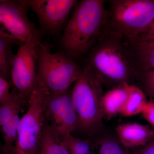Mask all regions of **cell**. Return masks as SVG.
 Returning a JSON list of instances; mask_svg holds the SVG:
<instances>
[{
  "label": "cell",
  "instance_id": "cell-1",
  "mask_svg": "<svg viewBox=\"0 0 154 154\" xmlns=\"http://www.w3.org/2000/svg\"><path fill=\"white\" fill-rule=\"evenodd\" d=\"M86 56V65L103 85L112 88L135 82L138 69L130 41L107 26Z\"/></svg>",
  "mask_w": 154,
  "mask_h": 154
},
{
  "label": "cell",
  "instance_id": "cell-2",
  "mask_svg": "<svg viewBox=\"0 0 154 154\" xmlns=\"http://www.w3.org/2000/svg\"><path fill=\"white\" fill-rule=\"evenodd\" d=\"M104 0H82L72 12L60 39L62 51L73 59L86 55L107 25Z\"/></svg>",
  "mask_w": 154,
  "mask_h": 154
},
{
  "label": "cell",
  "instance_id": "cell-3",
  "mask_svg": "<svg viewBox=\"0 0 154 154\" xmlns=\"http://www.w3.org/2000/svg\"><path fill=\"white\" fill-rule=\"evenodd\" d=\"M103 84L88 66L82 68L79 76L72 89V96L78 118L76 132L93 137L102 129V99Z\"/></svg>",
  "mask_w": 154,
  "mask_h": 154
},
{
  "label": "cell",
  "instance_id": "cell-4",
  "mask_svg": "<svg viewBox=\"0 0 154 154\" xmlns=\"http://www.w3.org/2000/svg\"><path fill=\"white\" fill-rule=\"evenodd\" d=\"M107 27L132 40L154 21V0L108 1Z\"/></svg>",
  "mask_w": 154,
  "mask_h": 154
},
{
  "label": "cell",
  "instance_id": "cell-5",
  "mask_svg": "<svg viewBox=\"0 0 154 154\" xmlns=\"http://www.w3.org/2000/svg\"><path fill=\"white\" fill-rule=\"evenodd\" d=\"M36 50L38 82L51 93L69 90L79 78L82 67L62 51L52 53L42 43Z\"/></svg>",
  "mask_w": 154,
  "mask_h": 154
},
{
  "label": "cell",
  "instance_id": "cell-6",
  "mask_svg": "<svg viewBox=\"0 0 154 154\" xmlns=\"http://www.w3.org/2000/svg\"><path fill=\"white\" fill-rule=\"evenodd\" d=\"M45 88L38 82L28 101L27 111L20 119L17 141L8 154H38L45 124Z\"/></svg>",
  "mask_w": 154,
  "mask_h": 154
},
{
  "label": "cell",
  "instance_id": "cell-7",
  "mask_svg": "<svg viewBox=\"0 0 154 154\" xmlns=\"http://www.w3.org/2000/svg\"><path fill=\"white\" fill-rule=\"evenodd\" d=\"M27 0H1L0 23L9 34L23 43H42L43 32L28 17Z\"/></svg>",
  "mask_w": 154,
  "mask_h": 154
},
{
  "label": "cell",
  "instance_id": "cell-8",
  "mask_svg": "<svg viewBox=\"0 0 154 154\" xmlns=\"http://www.w3.org/2000/svg\"><path fill=\"white\" fill-rule=\"evenodd\" d=\"M44 114L47 124L62 137L75 133L78 118L72 99V89L51 93L45 88Z\"/></svg>",
  "mask_w": 154,
  "mask_h": 154
},
{
  "label": "cell",
  "instance_id": "cell-9",
  "mask_svg": "<svg viewBox=\"0 0 154 154\" xmlns=\"http://www.w3.org/2000/svg\"><path fill=\"white\" fill-rule=\"evenodd\" d=\"M36 46L32 42L20 45L11 69L12 88L28 104L38 85Z\"/></svg>",
  "mask_w": 154,
  "mask_h": 154
},
{
  "label": "cell",
  "instance_id": "cell-10",
  "mask_svg": "<svg viewBox=\"0 0 154 154\" xmlns=\"http://www.w3.org/2000/svg\"><path fill=\"white\" fill-rule=\"evenodd\" d=\"M76 0H27L36 14L43 33L57 35L65 28Z\"/></svg>",
  "mask_w": 154,
  "mask_h": 154
},
{
  "label": "cell",
  "instance_id": "cell-11",
  "mask_svg": "<svg viewBox=\"0 0 154 154\" xmlns=\"http://www.w3.org/2000/svg\"><path fill=\"white\" fill-rule=\"evenodd\" d=\"M115 131L119 141L128 149L145 145L154 137V128L136 122L119 125Z\"/></svg>",
  "mask_w": 154,
  "mask_h": 154
},
{
  "label": "cell",
  "instance_id": "cell-12",
  "mask_svg": "<svg viewBox=\"0 0 154 154\" xmlns=\"http://www.w3.org/2000/svg\"><path fill=\"white\" fill-rule=\"evenodd\" d=\"M130 85L124 83L103 94L101 104L105 119L110 120L121 113L128 98Z\"/></svg>",
  "mask_w": 154,
  "mask_h": 154
},
{
  "label": "cell",
  "instance_id": "cell-13",
  "mask_svg": "<svg viewBox=\"0 0 154 154\" xmlns=\"http://www.w3.org/2000/svg\"><path fill=\"white\" fill-rule=\"evenodd\" d=\"M24 44L1 28L0 30V77L11 83V71L15 54V45Z\"/></svg>",
  "mask_w": 154,
  "mask_h": 154
},
{
  "label": "cell",
  "instance_id": "cell-14",
  "mask_svg": "<svg viewBox=\"0 0 154 154\" xmlns=\"http://www.w3.org/2000/svg\"><path fill=\"white\" fill-rule=\"evenodd\" d=\"M38 154H70L63 138L54 131L46 122Z\"/></svg>",
  "mask_w": 154,
  "mask_h": 154
},
{
  "label": "cell",
  "instance_id": "cell-15",
  "mask_svg": "<svg viewBox=\"0 0 154 154\" xmlns=\"http://www.w3.org/2000/svg\"><path fill=\"white\" fill-rule=\"evenodd\" d=\"M136 61L138 70L154 69V39L142 41L129 40Z\"/></svg>",
  "mask_w": 154,
  "mask_h": 154
},
{
  "label": "cell",
  "instance_id": "cell-16",
  "mask_svg": "<svg viewBox=\"0 0 154 154\" xmlns=\"http://www.w3.org/2000/svg\"><path fill=\"white\" fill-rule=\"evenodd\" d=\"M97 154H131L119 141L116 134H97L91 140Z\"/></svg>",
  "mask_w": 154,
  "mask_h": 154
},
{
  "label": "cell",
  "instance_id": "cell-17",
  "mask_svg": "<svg viewBox=\"0 0 154 154\" xmlns=\"http://www.w3.org/2000/svg\"><path fill=\"white\" fill-rule=\"evenodd\" d=\"M148 100L144 92L136 85H130L129 95L120 115L130 117L141 113Z\"/></svg>",
  "mask_w": 154,
  "mask_h": 154
},
{
  "label": "cell",
  "instance_id": "cell-18",
  "mask_svg": "<svg viewBox=\"0 0 154 154\" xmlns=\"http://www.w3.org/2000/svg\"><path fill=\"white\" fill-rule=\"evenodd\" d=\"M13 90L14 95L12 99L6 103L0 104L1 127L8 122L15 116L19 114L24 105H28V103L14 89Z\"/></svg>",
  "mask_w": 154,
  "mask_h": 154
},
{
  "label": "cell",
  "instance_id": "cell-19",
  "mask_svg": "<svg viewBox=\"0 0 154 154\" xmlns=\"http://www.w3.org/2000/svg\"><path fill=\"white\" fill-rule=\"evenodd\" d=\"M19 114L15 116L8 122L1 127L4 141L3 152L6 154L10 153L17 140L18 128L21 119Z\"/></svg>",
  "mask_w": 154,
  "mask_h": 154
},
{
  "label": "cell",
  "instance_id": "cell-20",
  "mask_svg": "<svg viewBox=\"0 0 154 154\" xmlns=\"http://www.w3.org/2000/svg\"><path fill=\"white\" fill-rule=\"evenodd\" d=\"M70 154H97L91 140L82 139L73 134L63 138Z\"/></svg>",
  "mask_w": 154,
  "mask_h": 154
},
{
  "label": "cell",
  "instance_id": "cell-21",
  "mask_svg": "<svg viewBox=\"0 0 154 154\" xmlns=\"http://www.w3.org/2000/svg\"><path fill=\"white\" fill-rule=\"evenodd\" d=\"M135 82L146 96L154 99V69L148 70H138Z\"/></svg>",
  "mask_w": 154,
  "mask_h": 154
},
{
  "label": "cell",
  "instance_id": "cell-22",
  "mask_svg": "<svg viewBox=\"0 0 154 154\" xmlns=\"http://www.w3.org/2000/svg\"><path fill=\"white\" fill-rule=\"evenodd\" d=\"M11 82L0 77V103L4 104L11 100L14 95V91Z\"/></svg>",
  "mask_w": 154,
  "mask_h": 154
},
{
  "label": "cell",
  "instance_id": "cell-23",
  "mask_svg": "<svg viewBox=\"0 0 154 154\" xmlns=\"http://www.w3.org/2000/svg\"><path fill=\"white\" fill-rule=\"evenodd\" d=\"M142 117L154 128V99H150L141 113Z\"/></svg>",
  "mask_w": 154,
  "mask_h": 154
},
{
  "label": "cell",
  "instance_id": "cell-24",
  "mask_svg": "<svg viewBox=\"0 0 154 154\" xmlns=\"http://www.w3.org/2000/svg\"><path fill=\"white\" fill-rule=\"evenodd\" d=\"M129 150L131 154H154V137L145 145Z\"/></svg>",
  "mask_w": 154,
  "mask_h": 154
},
{
  "label": "cell",
  "instance_id": "cell-25",
  "mask_svg": "<svg viewBox=\"0 0 154 154\" xmlns=\"http://www.w3.org/2000/svg\"><path fill=\"white\" fill-rule=\"evenodd\" d=\"M154 39V21L143 33L132 40L133 41H142Z\"/></svg>",
  "mask_w": 154,
  "mask_h": 154
},
{
  "label": "cell",
  "instance_id": "cell-26",
  "mask_svg": "<svg viewBox=\"0 0 154 154\" xmlns=\"http://www.w3.org/2000/svg\"><path fill=\"white\" fill-rule=\"evenodd\" d=\"M2 154H6L5 153H4V152H3V153Z\"/></svg>",
  "mask_w": 154,
  "mask_h": 154
}]
</instances>
